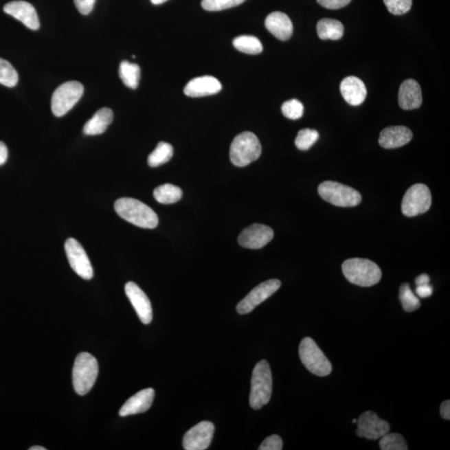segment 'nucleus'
Listing matches in <instances>:
<instances>
[{
	"instance_id": "1",
	"label": "nucleus",
	"mask_w": 450,
	"mask_h": 450,
	"mask_svg": "<svg viewBox=\"0 0 450 450\" xmlns=\"http://www.w3.org/2000/svg\"><path fill=\"white\" fill-rule=\"evenodd\" d=\"M115 210L124 221L144 229H155L159 224L158 215L138 199L120 198L115 203Z\"/></svg>"
},
{
	"instance_id": "2",
	"label": "nucleus",
	"mask_w": 450,
	"mask_h": 450,
	"mask_svg": "<svg viewBox=\"0 0 450 450\" xmlns=\"http://www.w3.org/2000/svg\"><path fill=\"white\" fill-rule=\"evenodd\" d=\"M344 277L358 286L370 287L377 284L382 278V271L373 261L366 259L347 260L342 265Z\"/></svg>"
},
{
	"instance_id": "3",
	"label": "nucleus",
	"mask_w": 450,
	"mask_h": 450,
	"mask_svg": "<svg viewBox=\"0 0 450 450\" xmlns=\"http://www.w3.org/2000/svg\"><path fill=\"white\" fill-rule=\"evenodd\" d=\"M273 391L272 372L269 363L261 360L253 370L249 404L254 409H260L271 398Z\"/></svg>"
},
{
	"instance_id": "4",
	"label": "nucleus",
	"mask_w": 450,
	"mask_h": 450,
	"mask_svg": "<svg viewBox=\"0 0 450 450\" xmlns=\"http://www.w3.org/2000/svg\"><path fill=\"white\" fill-rule=\"evenodd\" d=\"M99 374V365L92 355L80 353L77 356L73 368V385L79 395L87 394L92 390Z\"/></svg>"
},
{
	"instance_id": "5",
	"label": "nucleus",
	"mask_w": 450,
	"mask_h": 450,
	"mask_svg": "<svg viewBox=\"0 0 450 450\" xmlns=\"http://www.w3.org/2000/svg\"><path fill=\"white\" fill-rule=\"evenodd\" d=\"M261 144L252 132H243L233 140L230 146V160L237 167H245L260 157Z\"/></svg>"
},
{
	"instance_id": "6",
	"label": "nucleus",
	"mask_w": 450,
	"mask_h": 450,
	"mask_svg": "<svg viewBox=\"0 0 450 450\" xmlns=\"http://www.w3.org/2000/svg\"><path fill=\"white\" fill-rule=\"evenodd\" d=\"M299 354L303 365L312 374L324 377L331 373L332 365L330 360L317 346L314 339L310 337L303 339L300 344Z\"/></svg>"
},
{
	"instance_id": "7",
	"label": "nucleus",
	"mask_w": 450,
	"mask_h": 450,
	"mask_svg": "<svg viewBox=\"0 0 450 450\" xmlns=\"http://www.w3.org/2000/svg\"><path fill=\"white\" fill-rule=\"evenodd\" d=\"M318 192L324 201L338 207H355L362 201L361 194L357 190L338 182L320 183Z\"/></svg>"
},
{
	"instance_id": "8",
	"label": "nucleus",
	"mask_w": 450,
	"mask_h": 450,
	"mask_svg": "<svg viewBox=\"0 0 450 450\" xmlns=\"http://www.w3.org/2000/svg\"><path fill=\"white\" fill-rule=\"evenodd\" d=\"M84 93V86L77 81H69L57 88L51 100V108L56 117L66 115L78 103Z\"/></svg>"
},
{
	"instance_id": "9",
	"label": "nucleus",
	"mask_w": 450,
	"mask_h": 450,
	"mask_svg": "<svg viewBox=\"0 0 450 450\" xmlns=\"http://www.w3.org/2000/svg\"><path fill=\"white\" fill-rule=\"evenodd\" d=\"M431 203V192L429 187L423 183H416L406 191L403 198L402 213L407 217L417 216L427 212Z\"/></svg>"
},
{
	"instance_id": "10",
	"label": "nucleus",
	"mask_w": 450,
	"mask_h": 450,
	"mask_svg": "<svg viewBox=\"0 0 450 450\" xmlns=\"http://www.w3.org/2000/svg\"><path fill=\"white\" fill-rule=\"evenodd\" d=\"M66 256L74 271L82 279L89 280L93 277V269L85 250L79 241L68 238L65 245Z\"/></svg>"
},
{
	"instance_id": "11",
	"label": "nucleus",
	"mask_w": 450,
	"mask_h": 450,
	"mask_svg": "<svg viewBox=\"0 0 450 450\" xmlns=\"http://www.w3.org/2000/svg\"><path fill=\"white\" fill-rule=\"evenodd\" d=\"M281 286L279 280H269L258 285L245 298L237 305L238 314L246 315L256 308L258 305L272 296Z\"/></svg>"
},
{
	"instance_id": "12",
	"label": "nucleus",
	"mask_w": 450,
	"mask_h": 450,
	"mask_svg": "<svg viewBox=\"0 0 450 450\" xmlns=\"http://www.w3.org/2000/svg\"><path fill=\"white\" fill-rule=\"evenodd\" d=\"M356 423H357V430H356L357 436L368 440H379L390 430L389 423L381 420L377 414L372 411L363 413Z\"/></svg>"
},
{
	"instance_id": "13",
	"label": "nucleus",
	"mask_w": 450,
	"mask_h": 450,
	"mask_svg": "<svg viewBox=\"0 0 450 450\" xmlns=\"http://www.w3.org/2000/svg\"><path fill=\"white\" fill-rule=\"evenodd\" d=\"M214 425L210 421H202L191 428L183 439V447L186 450H205L212 442Z\"/></svg>"
},
{
	"instance_id": "14",
	"label": "nucleus",
	"mask_w": 450,
	"mask_h": 450,
	"mask_svg": "<svg viewBox=\"0 0 450 450\" xmlns=\"http://www.w3.org/2000/svg\"><path fill=\"white\" fill-rule=\"evenodd\" d=\"M273 231L270 227L254 224L243 230L238 241L242 247L259 249L273 240Z\"/></svg>"
},
{
	"instance_id": "15",
	"label": "nucleus",
	"mask_w": 450,
	"mask_h": 450,
	"mask_svg": "<svg viewBox=\"0 0 450 450\" xmlns=\"http://www.w3.org/2000/svg\"><path fill=\"white\" fill-rule=\"evenodd\" d=\"M124 289L141 322L144 324H150L153 319L152 305L146 293L134 282H128Z\"/></svg>"
},
{
	"instance_id": "16",
	"label": "nucleus",
	"mask_w": 450,
	"mask_h": 450,
	"mask_svg": "<svg viewBox=\"0 0 450 450\" xmlns=\"http://www.w3.org/2000/svg\"><path fill=\"white\" fill-rule=\"evenodd\" d=\"M3 11L32 30L40 29L41 23L36 10L31 3L25 1H12L6 3Z\"/></svg>"
},
{
	"instance_id": "17",
	"label": "nucleus",
	"mask_w": 450,
	"mask_h": 450,
	"mask_svg": "<svg viewBox=\"0 0 450 450\" xmlns=\"http://www.w3.org/2000/svg\"><path fill=\"white\" fill-rule=\"evenodd\" d=\"M222 89L221 82L213 76L194 78L185 86L183 92L189 97L198 98L216 95Z\"/></svg>"
},
{
	"instance_id": "18",
	"label": "nucleus",
	"mask_w": 450,
	"mask_h": 450,
	"mask_svg": "<svg viewBox=\"0 0 450 450\" xmlns=\"http://www.w3.org/2000/svg\"><path fill=\"white\" fill-rule=\"evenodd\" d=\"M155 394V390L151 388L139 391L134 396L128 398L121 407L120 416L125 417L146 412L150 409L153 401H154Z\"/></svg>"
},
{
	"instance_id": "19",
	"label": "nucleus",
	"mask_w": 450,
	"mask_h": 450,
	"mask_svg": "<svg viewBox=\"0 0 450 450\" xmlns=\"http://www.w3.org/2000/svg\"><path fill=\"white\" fill-rule=\"evenodd\" d=\"M265 27L273 36L280 41H288L293 34V23L287 14L273 12L265 19Z\"/></svg>"
},
{
	"instance_id": "20",
	"label": "nucleus",
	"mask_w": 450,
	"mask_h": 450,
	"mask_svg": "<svg viewBox=\"0 0 450 450\" xmlns=\"http://www.w3.org/2000/svg\"><path fill=\"white\" fill-rule=\"evenodd\" d=\"M340 92L348 104L358 106L365 100L367 89L363 82L358 77L349 76L340 84Z\"/></svg>"
},
{
	"instance_id": "21",
	"label": "nucleus",
	"mask_w": 450,
	"mask_h": 450,
	"mask_svg": "<svg viewBox=\"0 0 450 450\" xmlns=\"http://www.w3.org/2000/svg\"><path fill=\"white\" fill-rule=\"evenodd\" d=\"M413 138V133L405 126L385 128L379 135V143L385 148H397L405 146Z\"/></svg>"
},
{
	"instance_id": "22",
	"label": "nucleus",
	"mask_w": 450,
	"mask_h": 450,
	"mask_svg": "<svg viewBox=\"0 0 450 450\" xmlns=\"http://www.w3.org/2000/svg\"><path fill=\"white\" fill-rule=\"evenodd\" d=\"M398 104L405 111H412L421 106V88L416 80L409 79L403 82L398 91Z\"/></svg>"
},
{
	"instance_id": "23",
	"label": "nucleus",
	"mask_w": 450,
	"mask_h": 450,
	"mask_svg": "<svg viewBox=\"0 0 450 450\" xmlns=\"http://www.w3.org/2000/svg\"><path fill=\"white\" fill-rule=\"evenodd\" d=\"M113 113L111 109H101L85 124L83 128L84 134L86 135L104 134L113 122Z\"/></svg>"
},
{
	"instance_id": "24",
	"label": "nucleus",
	"mask_w": 450,
	"mask_h": 450,
	"mask_svg": "<svg viewBox=\"0 0 450 450\" xmlns=\"http://www.w3.org/2000/svg\"><path fill=\"white\" fill-rule=\"evenodd\" d=\"M344 25L341 22L333 19H323L317 25V32L321 40L338 41L343 37Z\"/></svg>"
},
{
	"instance_id": "25",
	"label": "nucleus",
	"mask_w": 450,
	"mask_h": 450,
	"mask_svg": "<svg viewBox=\"0 0 450 450\" xmlns=\"http://www.w3.org/2000/svg\"><path fill=\"white\" fill-rule=\"evenodd\" d=\"M182 195V190L171 183L160 185L154 191L155 199L162 205L177 203L181 199Z\"/></svg>"
},
{
	"instance_id": "26",
	"label": "nucleus",
	"mask_w": 450,
	"mask_h": 450,
	"mask_svg": "<svg viewBox=\"0 0 450 450\" xmlns=\"http://www.w3.org/2000/svg\"><path fill=\"white\" fill-rule=\"evenodd\" d=\"M120 77L127 87L132 89L138 88L140 79L139 66L128 61H123L120 66Z\"/></svg>"
},
{
	"instance_id": "27",
	"label": "nucleus",
	"mask_w": 450,
	"mask_h": 450,
	"mask_svg": "<svg viewBox=\"0 0 450 450\" xmlns=\"http://www.w3.org/2000/svg\"><path fill=\"white\" fill-rule=\"evenodd\" d=\"M174 148L170 144L160 142L155 150L148 158V164L150 167H158L169 162L173 157Z\"/></svg>"
},
{
	"instance_id": "28",
	"label": "nucleus",
	"mask_w": 450,
	"mask_h": 450,
	"mask_svg": "<svg viewBox=\"0 0 450 450\" xmlns=\"http://www.w3.org/2000/svg\"><path fill=\"white\" fill-rule=\"evenodd\" d=\"M233 45L234 48L245 54H259L263 51V45L259 38L250 35H242L234 38Z\"/></svg>"
},
{
	"instance_id": "29",
	"label": "nucleus",
	"mask_w": 450,
	"mask_h": 450,
	"mask_svg": "<svg viewBox=\"0 0 450 450\" xmlns=\"http://www.w3.org/2000/svg\"><path fill=\"white\" fill-rule=\"evenodd\" d=\"M400 300L406 312L416 311L421 305L420 300L407 283L403 284L400 288Z\"/></svg>"
},
{
	"instance_id": "30",
	"label": "nucleus",
	"mask_w": 450,
	"mask_h": 450,
	"mask_svg": "<svg viewBox=\"0 0 450 450\" xmlns=\"http://www.w3.org/2000/svg\"><path fill=\"white\" fill-rule=\"evenodd\" d=\"M19 81V76L13 65L0 58V84L6 87H14Z\"/></svg>"
},
{
	"instance_id": "31",
	"label": "nucleus",
	"mask_w": 450,
	"mask_h": 450,
	"mask_svg": "<svg viewBox=\"0 0 450 450\" xmlns=\"http://www.w3.org/2000/svg\"><path fill=\"white\" fill-rule=\"evenodd\" d=\"M379 447L382 450H407L408 445L406 444L405 438L400 434L387 433L379 439Z\"/></svg>"
},
{
	"instance_id": "32",
	"label": "nucleus",
	"mask_w": 450,
	"mask_h": 450,
	"mask_svg": "<svg viewBox=\"0 0 450 450\" xmlns=\"http://www.w3.org/2000/svg\"><path fill=\"white\" fill-rule=\"evenodd\" d=\"M319 138V135L318 131L311 130V128H304L297 135L295 146L300 150H308L314 146Z\"/></svg>"
},
{
	"instance_id": "33",
	"label": "nucleus",
	"mask_w": 450,
	"mask_h": 450,
	"mask_svg": "<svg viewBox=\"0 0 450 450\" xmlns=\"http://www.w3.org/2000/svg\"><path fill=\"white\" fill-rule=\"evenodd\" d=\"M245 0H203L201 5L207 11H221L236 7Z\"/></svg>"
},
{
	"instance_id": "34",
	"label": "nucleus",
	"mask_w": 450,
	"mask_h": 450,
	"mask_svg": "<svg viewBox=\"0 0 450 450\" xmlns=\"http://www.w3.org/2000/svg\"><path fill=\"white\" fill-rule=\"evenodd\" d=\"M282 113L289 120H299L304 115V105L298 100L285 102L282 105Z\"/></svg>"
},
{
	"instance_id": "35",
	"label": "nucleus",
	"mask_w": 450,
	"mask_h": 450,
	"mask_svg": "<svg viewBox=\"0 0 450 450\" xmlns=\"http://www.w3.org/2000/svg\"><path fill=\"white\" fill-rule=\"evenodd\" d=\"M391 14L401 15L409 12L412 7V0H383Z\"/></svg>"
},
{
	"instance_id": "36",
	"label": "nucleus",
	"mask_w": 450,
	"mask_h": 450,
	"mask_svg": "<svg viewBox=\"0 0 450 450\" xmlns=\"http://www.w3.org/2000/svg\"><path fill=\"white\" fill-rule=\"evenodd\" d=\"M282 449H283V440L276 434L266 438L259 448L260 450H281Z\"/></svg>"
},
{
	"instance_id": "37",
	"label": "nucleus",
	"mask_w": 450,
	"mask_h": 450,
	"mask_svg": "<svg viewBox=\"0 0 450 450\" xmlns=\"http://www.w3.org/2000/svg\"><path fill=\"white\" fill-rule=\"evenodd\" d=\"M317 2L326 9L339 10L349 5L351 0H317Z\"/></svg>"
},
{
	"instance_id": "38",
	"label": "nucleus",
	"mask_w": 450,
	"mask_h": 450,
	"mask_svg": "<svg viewBox=\"0 0 450 450\" xmlns=\"http://www.w3.org/2000/svg\"><path fill=\"white\" fill-rule=\"evenodd\" d=\"M77 10L83 15L91 13L96 0H74Z\"/></svg>"
},
{
	"instance_id": "39",
	"label": "nucleus",
	"mask_w": 450,
	"mask_h": 450,
	"mask_svg": "<svg viewBox=\"0 0 450 450\" xmlns=\"http://www.w3.org/2000/svg\"><path fill=\"white\" fill-rule=\"evenodd\" d=\"M416 293L417 295L422 299L428 298V297L432 295L433 287L429 284L418 285L416 288Z\"/></svg>"
},
{
	"instance_id": "40",
	"label": "nucleus",
	"mask_w": 450,
	"mask_h": 450,
	"mask_svg": "<svg viewBox=\"0 0 450 450\" xmlns=\"http://www.w3.org/2000/svg\"><path fill=\"white\" fill-rule=\"evenodd\" d=\"M440 414L442 418L445 420H449L450 418V401H445L442 403L440 405Z\"/></svg>"
},
{
	"instance_id": "41",
	"label": "nucleus",
	"mask_w": 450,
	"mask_h": 450,
	"mask_svg": "<svg viewBox=\"0 0 450 450\" xmlns=\"http://www.w3.org/2000/svg\"><path fill=\"white\" fill-rule=\"evenodd\" d=\"M8 155H9V152H8V148L5 144L0 142V166L5 164L7 161Z\"/></svg>"
},
{
	"instance_id": "42",
	"label": "nucleus",
	"mask_w": 450,
	"mask_h": 450,
	"mask_svg": "<svg viewBox=\"0 0 450 450\" xmlns=\"http://www.w3.org/2000/svg\"><path fill=\"white\" fill-rule=\"evenodd\" d=\"M416 284H417V286L418 285L429 284V276L426 275V273H423V275L416 278Z\"/></svg>"
},
{
	"instance_id": "43",
	"label": "nucleus",
	"mask_w": 450,
	"mask_h": 450,
	"mask_svg": "<svg viewBox=\"0 0 450 450\" xmlns=\"http://www.w3.org/2000/svg\"><path fill=\"white\" fill-rule=\"evenodd\" d=\"M168 0H151L152 3H154L155 5H161V3H166Z\"/></svg>"
},
{
	"instance_id": "44",
	"label": "nucleus",
	"mask_w": 450,
	"mask_h": 450,
	"mask_svg": "<svg viewBox=\"0 0 450 450\" xmlns=\"http://www.w3.org/2000/svg\"><path fill=\"white\" fill-rule=\"evenodd\" d=\"M30 449V450H46L45 448L41 447V446H34V447H31Z\"/></svg>"
}]
</instances>
